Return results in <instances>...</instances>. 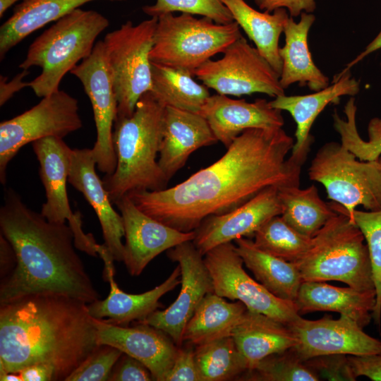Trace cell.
Returning a JSON list of instances; mask_svg holds the SVG:
<instances>
[{
  "instance_id": "44",
  "label": "cell",
  "mask_w": 381,
  "mask_h": 381,
  "mask_svg": "<svg viewBox=\"0 0 381 381\" xmlns=\"http://www.w3.org/2000/svg\"><path fill=\"white\" fill-rule=\"evenodd\" d=\"M347 358L355 379L359 376H365L373 381H381V353L348 355Z\"/></svg>"
},
{
  "instance_id": "49",
  "label": "cell",
  "mask_w": 381,
  "mask_h": 381,
  "mask_svg": "<svg viewBox=\"0 0 381 381\" xmlns=\"http://www.w3.org/2000/svg\"><path fill=\"white\" fill-rule=\"evenodd\" d=\"M381 49V30L377 34V35L373 40L365 48V49L361 52L356 57H355L351 62H349L346 68H344L339 74L344 73L347 71H349L351 68L356 65L361 61H362L365 57L370 54L371 53ZM381 66V63H380Z\"/></svg>"
},
{
  "instance_id": "29",
  "label": "cell",
  "mask_w": 381,
  "mask_h": 381,
  "mask_svg": "<svg viewBox=\"0 0 381 381\" xmlns=\"http://www.w3.org/2000/svg\"><path fill=\"white\" fill-rule=\"evenodd\" d=\"M234 242L243 265L259 283L277 297L295 302L303 279L294 263L261 250L249 238Z\"/></svg>"
},
{
  "instance_id": "3",
  "label": "cell",
  "mask_w": 381,
  "mask_h": 381,
  "mask_svg": "<svg viewBox=\"0 0 381 381\" xmlns=\"http://www.w3.org/2000/svg\"><path fill=\"white\" fill-rule=\"evenodd\" d=\"M0 229L17 258L15 270L0 280V304L35 294L66 295L87 304L100 299L68 224L48 221L9 188L0 209Z\"/></svg>"
},
{
  "instance_id": "12",
  "label": "cell",
  "mask_w": 381,
  "mask_h": 381,
  "mask_svg": "<svg viewBox=\"0 0 381 381\" xmlns=\"http://www.w3.org/2000/svg\"><path fill=\"white\" fill-rule=\"evenodd\" d=\"M204 261L216 294L239 301L248 310L287 325L301 317L295 302L277 297L246 273L243 262L231 242L209 250L204 255Z\"/></svg>"
},
{
  "instance_id": "4",
  "label": "cell",
  "mask_w": 381,
  "mask_h": 381,
  "mask_svg": "<svg viewBox=\"0 0 381 381\" xmlns=\"http://www.w3.org/2000/svg\"><path fill=\"white\" fill-rule=\"evenodd\" d=\"M164 110L147 92L131 116L116 118L113 131L116 167L112 174L102 179L113 205L133 191L167 188L169 181L157 161L163 138Z\"/></svg>"
},
{
  "instance_id": "8",
  "label": "cell",
  "mask_w": 381,
  "mask_h": 381,
  "mask_svg": "<svg viewBox=\"0 0 381 381\" xmlns=\"http://www.w3.org/2000/svg\"><path fill=\"white\" fill-rule=\"evenodd\" d=\"M311 181L323 185L331 207L351 220L358 205L381 210V170L377 161H362L341 143L329 142L316 152L308 170Z\"/></svg>"
},
{
  "instance_id": "34",
  "label": "cell",
  "mask_w": 381,
  "mask_h": 381,
  "mask_svg": "<svg viewBox=\"0 0 381 381\" xmlns=\"http://www.w3.org/2000/svg\"><path fill=\"white\" fill-rule=\"evenodd\" d=\"M195 358L201 381L238 380L248 371L232 336L195 346Z\"/></svg>"
},
{
  "instance_id": "43",
  "label": "cell",
  "mask_w": 381,
  "mask_h": 381,
  "mask_svg": "<svg viewBox=\"0 0 381 381\" xmlns=\"http://www.w3.org/2000/svg\"><path fill=\"white\" fill-rule=\"evenodd\" d=\"M109 381L154 380L149 369L140 361L122 353L109 375Z\"/></svg>"
},
{
  "instance_id": "26",
  "label": "cell",
  "mask_w": 381,
  "mask_h": 381,
  "mask_svg": "<svg viewBox=\"0 0 381 381\" xmlns=\"http://www.w3.org/2000/svg\"><path fill=\"white\" fill-rule=\"evenodd\" d=\"M315 20L313 13L303 12L298 23L290 16L285 25V44L279 48L282 62L279 82L284 89L298 83L315 92L329 84L328 77L313 62L308 47V36Z\"/></svg>"
},
{
  "instance_id": "38",
  "label": "cell",
  "mask_w": 381,
  "mask_h": 381,
  "mask_svg": "<svg viewBox=\"0 0 381 381\" xmlns=\"http://www.w3.org/2000/svg\"><path fill=\"white\" fill-rule=\"evenodd\" d=\"M361 231L368 246L376 293V303L373 319L380 325L381 320V210H355L351 220Z\"/></svg>"
},
{
  "instance_id": "9",
  "label": "cell",
  "mask_w": 381,
  "mask_h": 381,
  "mask_svg": "<svg viewBox=\"0 0 381 381\" xmlns=\"http://www.w3.org/2000/svg\"><path fill=\"white\" fill-rule=\"evenodd\" d=\"M157 18L138 24L126 21L103 41L118 103L117 117L133 114L139 99L152 89L150 52Z\"/></svg>"
},
{
  "instance_id": "19",
  "label": "cell",
  "mask_w": 381,
  "mask_h": 381,
  "mask_svg": "<svg viewBox=\"0 0 381 381\" xmlns=\"http://www.w3.org/2000/svg\"><path fill=\"white\" fill-rule=\"evenodd\" d=\"M92 321L99 344L117 348L142 362L154 380L165 381L179 348L166 333L142 322L127 327L104 319L92 318Z\"/></svg>"
},
{
  "instance_id": "17",
  "label": "cell",
  "mask_w": 381,
  "mask_h": 381,
  "mask_svg": "<svg viewBox=\"0 0 381 381\" xmlns=\"http://www.w3.org/2000/svg\"><path fill=\"white\" fill-rule=\"evenodd\" d=\"M115 205L123 222V262L131 276H139L162 252L195 238V231H180L144 213L128 195Z\"/></svg>"
},
{
  "instance_id": "41",
  "label": "cell",
  "mask_w": 381,
  "mask_h": 381,
  "mask_svg": "<svg viewBox=\"0 0 381 381\" xmlns=\"http://www.w3.org/2000/svg\"><path fill=\"white\" fill-rule=\"evenodd\" d=\"M305 363L318 375L329 380H355L347 355L331 354L314 357Z\"/></svg>"
},
{
  "instance_id": "13",
  "label": "cell",
  "mask_w": 381,
  "mask_h": 381,
  "mask_svg": "<svg viewBox=\"0 0 381 381\" xmlns=\"http://www.w3.org/2000/svg\"><path fill=\"white\" fill-rule=\"evenodd\" d=\"M40 164V176L44 187L46 201L40 213L48 221L66 223L71 228L77 249L96 257L97 242L83 229L82 215L73 212L68 198L66 182L70 170L72 150L57 137H47L32 143Z\"/></svg>"
},
{
  "instance_id": "27",
  "label": "cell",
  "mask_w": 381,
  "mask_h": 381,
  "mask_svg": "<svg viewBox=\"0 0 381 381\" xmlns=\"http://www.w3.org/2000/svg\"><path fill=\"white\" fill-rule=\"evenodd\" d=\"M232 337L248 370L265 358L292 349L298 344L296 337L287 325L248 310Z\"/></svg>"
},
{
  "instance_id": "25",
  "label": "cell",
  "mask_w": 381,
  "mask_h": 381,
  "mask_svg": "<svg viewBox=\"0 0 381 381\" xmlns=\"http://www.w3.org/2000/svg\"><path fill=\"white\" fill-rule=\"evenodd\" d=\"M295 303L299 315L316 311L337 312L351 318L363 328L373 318L376 293L375 290L334 286L325 282H303Z\"/></svg>"
},
{
  "instance_id": "2",
  "label": "cell",
  "mask_w": 381,
  "mask_h": 381,
  "mask_svg": "<svg viewBox=\"0 0 381 381\" xmlns=\"http://www.w3.org/2000/svg\"><path fill=\"white\" fill-rule=\"evenodd\" d=\"M99 345L83 301L35 294L0 304V375L43 364L66 380Z\"/></svg>"
},
{
  "instance_id": "5",
  "label": "cell",
  "mask_w": 381,
  "mask_h": 381,
  "mask_svg": "<svg viewBox=\"0 0 381 381\" xmlns=\"http://www.w3.org/2000/svg\"><path fill=\"white\" fill-rule=\"evenodd\" d=\"M109 25L102 13L80 8L55 21L32 42L18 66L22 70L42 69L29 87L40 97L59 91L64 76L91 54L97 37Z\"/></svg>"
},
{
  "instance_id": "37",
  "label": "cell",
  "mask_w": 381,
  "mask_h": 381,
  "mask_svg": "<svg viewBox=\"0 0 381 381\" xmlns=\"http://www.w3.org/2000/svg\"><path fill=\"white\" fill-rule=\"evenodd\" d=\"M318 375L292 349L270 355L260 361L238 380L318 381Z\"/></svg>"
},
{
  "instance_id": "32",
  "label": "cell",
  "mask_w": 381,
  "mask_h": 381,
  "mask_svg": "<svg viewBox=\"0 0 381 381\" xmlns=\"http://www.w3.org/2000/svg\"><path fill=\"white\" fill-rule=\"evenodd\" d=\"M193 77L187 71L152 62L150 92L164 107L199 113L210 94L207 87Z\"/></svg>"
},
{
  "instance_id": "30",
  "label": "cell",
  "mask_w": 381,
  "mask_h": 381,
  "mask_svg": "<svg viewBox=\"0 0 381 381\" xmlns=\"http://www.w3.org/2000/svg\"><path fill=\"white\" fill-rule=\"evenodd\" d=\"M230 11L234 20L255 44L260 54L279 75L282 62L279 40L290 17L285 8L260 12L244 0H221Z\"/></svg>"
},
{
  "instance_id": "36",
  "label": "cell",
  "mask_w": 381,
  "mask_h": 381,
  "mask_svg": "<svg viewBox=\"0 0 381 381\" xmlns=\"http://www.w3.org/2000/svg\"><path fill=\"white\" fill-rule=\"evenodd\" d=\"M356 105L351 97L344 107L346 119L336 111L332 115L334 129L339 133L341 143L362 161H377L381 155V118H373L368 125V140L359 135L356 121Z\"/></svg>"
},
{
  "instance_id": "40",
  "label": "cell",
  "mask_w": 381,
  "mask_h": 381,
  "mask_svg": "<svg viewBox=\"0 0 381 381\" xmlns=\"http://www.w3.org/2000/svg\"><path fill=\"white\" fill-rule=\"evenodd\" d=\"M123 352L112 346L99 344L65 381H106Z\"/></svg>"
},
{
  "instance_id": "52",
  "label": "cell",
  "mask_w": 381,
  "mask_h": 381,
  "mask_svg": "<svg viewBox=\"0 0 381 381\" xmlns=\"http://www.w3.org/2000/svg\"><path fill=\"white\" fill-rule=\"evenodd\" d=\"M377 164H378V167H379L380 169L381 170V155L380 156V157L377 160Z\"/></svg>"
},
{
  "instance_id": "1",
  "label": "cell",
  "mask_w": 381,
  "mask_h": 381,
  "mask_svg": "<svg viewBox=\"0 0 381 381\" xmlns=\"http://www.w3.org/2000/svg\"><path fill=\"white\" fill-rule=\"evenodd\" d=\"M294 143L282 128L247 129L219 159L184 181L127 195L151 217L180 231H193L207 217L227 213L270 186H299L306 160L286 158Z\"/></svg>"
},
{
  "instance_id": "7",
  "label": "cell",
  "mask_w": 381,
  "mask_h": 381,
  "mask_svg": "<svg viewBox=\"0 0 381 381\" xmlns=\"http://www.w3.org/2000/svg\"><path fill=\"white\" fill-rule=\"evenodd\" d=\"M241 36L236 21L221 24L186 13H166L157 18L150 59L195 76L200 66Z\"/></svg>"
},
{
  "instance_id": "22",
  "label": "cell",
  "mask_w": 381,
  "mask_h": 381,
  "mask_svg": "<svg viewBox=\"0 0 381 381\" xmlns=\"http://www.w3.org/2000/svg\"><path fill=\"white\" fill-rule=\"evenodd\" d=\"M217 141L208 122L200 114L164 107L158 164L167 181L185 165L193 152Z\"/></svg>"
},
{
  "instance_id": "11",
  "label": "cell",
  "mask_w": 381,
  "mask_h": 381,
  "mask_svg": "<svg viewBox=\"0 0 381 381\" xmlns=\"http://www.w3.org/2000/svg\"><path fill=\"white\" fill-rule=\"evenodd\" d=\"M218 60L210 59L195 76L217 94L241 97L263 93L276 97L284 95L279 75L258 50L240 37Z\"/></svg>"
},
{
  "instance_id": "23",
  "label": "cell",
  "mask_w": 381,
  "mask_h": 381,
  "mask_svg": "<svg viewBox=\"0 0 381 381\" xmlns=\"http://www.w3.org/2000/svg\"><path fill=\"white\" fill-rule=\"evenodd\" d=\"M359 90V82L351 77L350 71H347L338 73L332 85L315 93L292 96L284 94L270 101L272 107L288 111L296 124V140L291 155L306 159L313 140L310 129L318 115L329 104H337L341 96H353Z\"/></svg>"
},
{
  "instance_id": "33",
  "label": "cell",
  "mask_w": 381,
  "mask_h": 381,
  "mask_svg": "<svg viewBox=\"0 0 381 381\" xmlns=\"http://www.w3.org/2000/svg\"><path fill=\"white\" fill-rule=\"evenodd\" d=\"M282 208L281 217L303 235L313 238L336 214L323 201L315 186L301 189L298 186L279 188Z\"/></svg>"
},
{
  "instance_id": "28",
  "label": "cell",
  "mask_w": 381,
  "mask_h": 381,
  "mask_svg": "<svg viewBox=\"0 0 381 381\" xmlns=\"http://www.w3.org/2000/svg\"><path fill=\"white\" fill-rule=\"evenodd\" d=\"M93 1L97 0H23L14 7L12 15L1 25V60L31 33Z\"/></svg>"
},
{
  "instance_id": "51",
  "label": "cell",
  "mask_w": 381,
  "mask_h": 381,
  "mask_svg": "<svg viewBox=\"0 0 381 381\" xmlns=\"http://www.w3.org/2000/svg\"><path fill=\"white\" fill-rule=\"evenodd\" d=\"M265 0H254L256 5L260 7V5L265 1Z\"/></svg>"
},
{
  "instance_id": "15",
  "label": "cell",
  "mask_w": 381,
  "mask_h": 381,
  "mask_svg": "<svg viewBox=\"0 0 381 381\" xmlns=\"http://www.w3.org/2000/svg\"><path fill=\"white\" fill-rule=\"evenodd\" d=\"M167 256L181 268V290L176 299L167 308L156 310L145 323L166 333L178 346L183 344L185 327L197 306L207 294L214 292L212 279L205 265L204 256L192 241L171 248Z\"/></svg>"
},
{
  "instance_id": "46",
  "label": "cell",
  "mask_w": 381,
  "mask_h": 381,
  "mask_svg": "<svg viewBox=\"0 0 381 381\" xmlns=\"http://www.w3.org/2000/svg\"><path fill=\"white\" fill-rule=\"evenodd\" d=\"M28 73V70H22L10 80L6 76H0V106L4 105L18 91L29 87L30 82L23 80Z\"/></svg>"
},
{
  "instance_id": "48",
  "label": "cell",
  "mask_w": 381,
  "mask_h": 381,
  "mask_svg": "<svg viewBox=\"0 0 381 381\" xmlns=\"http://www.w3.org/2000/svg\"><path fill=\"white\" fill-rule=\"evenodd\" d=\"M20 381H56L54 371L49 366L36 364L22 369L17 373Z\"/></svg>"
},
{
  "instance_id": "6",
  "label": "cell",
  "mask_w": 381,
  "mask_h": 381,
  "mask_svg": "<svg viewBox=\"0 0 381 381\" xmlns=\"http://www.w3.org/2000/svg\"><path fill=\"white\" fill-rule=\"evenodd\" d=\"M365 238L349 217L337 212L313 237L297 262L303 282L339 281L360 291L375 290Z\"/></svg>"
},
{
  "instance_id": "20",
  "label": "cell",
  "mask_w": 381,
  "mask_h": 381,
  "mask_svg": "<svg viewBox=\"0 0 381 381\" xmlns=\"http://www.w3.org/2000/svg\"><path fill=\"white\" fill-rule=\"evenodd\" d=\"M199 114L226 148L247 129L282 128L284 124L282 111L265 99L248 102L216 94L209 97Z\"/></svg>"
},
{
  "instance_id": "24",
  "label": "cell",
  "mask_w": 381,
  "mask_h": 381,
  "mask_svg": "<svg viewBox=\"0 0 381 381\" xmlns=\"http://www.w3.org/2000/svg\"><path fill=\"white\" fill-rule=\"evenodd\" d=\"M114 272L104 276L109 282L107 297L87 304L90 315L111 323L127 326L131 322H141L161 306L159 299L181 284V268L178 265L168 278L154 289L141 294H129L115 282Z\"/></svg>"
},
{
  "instance_id": "45",
  "label": "cell",
  "mask_w": 381,
  "mask_h": 381,
  "mask_svg": "<svg viewBox=\"0 0 381 381\" xmlns=\"http://www.w3.org/2000/svg\"><path fill=\"white\" fill-rule=\"evenodd\" d=\"M259 8L267 12L285 8L294 18L301 16L303 12L313 13L316 9V2L315 0H265Z\"/></svg>"
},
{
  "instance_id": "35",
  "label": "cell",
  "mask_w": 381,
  "mask_h": 381,
  "mask_svg": "<svg viewBox=\"0 0 381 381\" xmlns=\"http://www.w3.org/2000/svg\"><path fill=\"white\" fill-rule=\"evenodd\" d=\"M253 241L261 250L296 263L308 251L313 238L301 234L278 215L269 219L255 232Z\"/></svg>"
},
{
  "instance_id": "42",
  "label": "cell",
  "mask_w": 381,
  "mask_h": 381,
  "mask_svg": "<svg viewBox=\"0 0 381 381\" xmlns=\"http://www.w3.org/2000/svg\"><path fill=\"white\" fill-rule=\"evenodd\" d=\"M165 381H201L195 358V346H179L173 365Z\"/></svg>"
},
{
  "instance_id": "47",
  "label": "cell",
  "mask_w": 381,
  "mask_h": 381,
  "mask_svg": "<svg viewBox=\"0 0 381 381\" xmlns=\"http://www.w3.org/2000/svg\"><path fill=\"white\" fill-rule=\"evenodd\" d=\"M17 258L8 239L0 234V280L8 277L15 270Z\"/></svg>"
},
{
  "instance_id": "10",
  "label": "cell",
  "mask_w": 381,
  "mask_h": 381,
  "mask_svg": "<svg viewBox=\"0 0 381 381\" xmlns=\"http://www.w3.org/2000/svg\"><path fill=\"white\" fill-rule=\"evenodd\" d=\"M83 127L78 101L59 90L25 112L0 123V181L4 185L11 160L24 145L47 137L64 138Z\"/></svg>"
},
{
  "instance_id": "21",
  "label": "cell",
  "mask_w": 381,
  "mask_h": 381,
  "mask_svg": "<svg viewBox=\"0 0 381 381\" xmlns=\"http://www.w3.org/2000/svg\"><path fill=\"white\" fill-rule=\"evenodd\" d=\"M92 149H73L68 182L80 191L95 210L99 221L104 244L114 260L123 259V222L113 207L103 181L96 172Z\"/></svg>"
},
{
  "instance_id": "14",
  "label": "cell",
  "mask_w": 381,
  "mask_h": 381,
  "mask_svg": "<svg viewBox=\"0 0 381 381\" xmlns=\"http://www.w3.org/2000/svg\"><path fill=\"white\" fill-rule=\"evenodd\" d=\"M70 73L79 79L92 104L97 130L92 151L97 168L104 175H111L116 167L112 128L118 103L103 41H98L91 54Z\"/></svg>"
},
{
  "instance_id": "39",
  "label": "cell",
  "mask_w": 381,
  "mask_h": 381,
  "mask_svg": "<svg viewBox=\"0 0 381 381\" xmlns=\"http://www.w3.org/2000/svg\"><path fill=\"white\" fill-rule=\"evenodd\" d=\"M142 9L150 17L158 18L179 11L207 17L217 23L226 24L234 21L221 0H156L154 4L145 6Z\"/></svg>"
},
{
  "instance_id": "50",
  "label": "cell",
  "mask_w": 381,
  "mask_h": 381,
  "mask_svg": "<svg viewBox=\"0 0 381 381\" xmlns=\"http://www.w3.org/2000/svg\"><path fill=\"white\" fill-rule=\"evenodd\" d=\"M18 1L20 0H0V17L1 18L6 10Z\"/></svg>"
},
{
  "instance_id": "16",
  "label": "cell",
  "mask_w": 381,
  "mask_h": 381,
  "mask_svg": "<svg viewBox=\"0 0 381 381\" xmlns=\"http://www.w3.org/2000/svg\"><path fill=\"white\" fill-rule=\"evenodd\" d=\"M288 326L298 339L292 349L303 361L331 354L381 353V341L365 333L356 321L346 315H340L337 320L325 315L316 320L300 317Z\"/></svg>"
},
{
  "instance_id": "31",
  "label": "cell",
  "mask_w": 381,
  "mask_h": 381,
  "mask_svg": "<svg viewBox=\"0 0 381 381\" xmlns=\"http://www.w3.org/2000/svg\"><path fill=\"white\" fill-rule=\"evenodd\" d=\"M247 310L239 301L229 303L214 292L207 294L185 327L183 343L198 346L232 336Z\"/></svg>"
},
{
  "instance_id": "18",
  "label": "cell",
  "mask_w": 381,
  "mask_h": 381,
  "mask_svg": "<svg viewBox=\"0 0 381 381\" xmlns=\"http://www.w3.org/2000/svg\"><path fill=\"white\" fill-rule=\"evenodd\" d=\"M279 188L270 186L227 213L207 217L195 230L192 241L198 251L204 256L221 244L242 237H254L265 222L281 215Z\"/></svg>"
}]
</instances>
